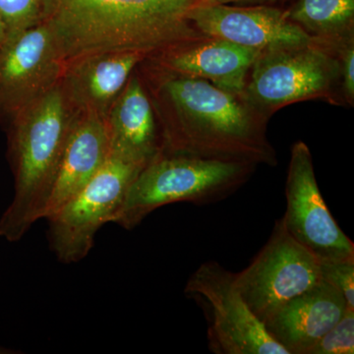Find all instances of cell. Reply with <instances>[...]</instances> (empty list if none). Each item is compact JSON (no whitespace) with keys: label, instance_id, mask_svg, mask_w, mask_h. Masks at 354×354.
Here are the masks:
<instances>
[{"label":"cell","instance_id":"3","mask_svg":"<svg viewBox=\"0 0 354 354\" xmlns=\"http://www.w3.org/2000/svg\"><path fill=\"white\" fill-rule=\"evenodd\" d=\"M76 115L62 80L15 113V194L0 221V235L8 241H20L44 220Z\"/></svg>","mask_w":354,"mask_h":354},{"label":"cell","instance_id":"19","mask_svg":"<svg viewBox=\"0 0 354 354\" xmlns=\"http://www.w3.org/2000/svg\"><path fill=\"white\" fill-rule=\"evenodd\" d=\"M314 41L323 44L334 53L339 62L341 72V91L344 104L353 106L354 104V32L339 37V38L327 39V41Z\"/></svg>","mask_w":354,"mask_h":354},{"label":"cell","instance_id":"2","mask_svg":"<svg viewBox=\"0 0 354 354\" xmlns=\"http://www.w3.org/2000/svg\"><path fill=\"white\" fill-rule=\"evenodd\" d=\"M201 0H43L41 22L50 30L65 68L111 53L157 55L204 37L188 20Z\"/></svg>","mask_w":354,"mask_h":354},{"label":"cell","instance_id":"20","mask_svg":"<svg viewBox=\"0 0 354 354\" xmlns=\"http://www.w3.org/2000/svg\"><path fill=\"white\" fill-rule=\"evenodd\" d=\"M354 310L348 309L332 329L328 330L307 354H353Z\"/></svg>","mask_w":354,"mask_h":354},{"label":"cell","instance_id":"10","mask_svg":"<svg viewBox=\"0 0 354 354\" xmlns=\"http://www.w3.org/2000/svg\"><path fill=\"white\" fill-rule=\"evenodd\" d=\"M65 66L43 22L7 37L0 50V102L16 113L62 79Z\"/></svg>","mask_w":354,"mask_h":354},{"label":"cell","instance_id":"12","mask_svg":"<svg viewBox=\"0 0 354 354\" xmlns=\"http://www.w3.org/2000/svg\"><path fill=\"white\" fill-rule=\"evenodd\" d=\"M260 50L225 39L201 37L147 57L167 71L204 79L228 92L243 95Z\"/></svg>","mask_w":354,"mask_h":354},{"label":"cell","instance_id":"18","mask_svg":"<svg viewBox=\"0 0 354 354\" xmlns=\"http://www.w3.org/2000/svg\"><path fill=\"white\" fill-rule=\"evenodd\" d=\"M0 15L10 36L41 22L43 0H0Z\"/></svg>","mask_w":354,"mask_h":354},{"label":"cell","instance_id":"21","mask_svg":"<svg viewBox=\"0 0 354 354\" xmlns=\"http://www.w3.org/2000/svg\"><path fill=\"white\" fill-rule=\"evenodd\" d=\"M322 281L344 295L349 309L354 310V258L320 263Z\"/></svg>","mask_w":354,"mask_h":354},{"label":"cell","instance_id":"6","mask_svg":"<svg viewBox=\"0 0 354 354\" xmlns=\"http://www.w3.org/2000/svg\"><path fill=\"white\" fill-rule=\"evenodd\" d=\"M144 167L111 153L97 174L46 218L48 244L59 262L74 264L87 257L97 232L111 223Z\"/></svg>","mask_w":354,"mask_h":354},{"label":"cell","instance_id":"23","mask_svg":"<svg viewBox=\"0 0 354 354\" xmlns=\"http://www.w3.org/2000/svg\"><path fill=\"white\" fill-rule=\"evenodd\" d=\"M218 3H254V2L274 1V0H212Z\"/></svg>","mask_w":354,"mask_h":354},{"label":"cell","instance_id":"8","mask_svg":"<svg viewBox=\"0 0 354 354\" xmlns=\"http://www.w3.org/2000/svg\"><path fill=\"white\" fill-rule=\"evenodd\" d=\"M320 281V262L286 232L281 218L250 264L235 272L239 292L262 323Z\"/></svg>","mask_w":354,"mask_h":354},{"label":"cell","instance_id":"9","mask_svg":"<svg viewBox=\"0 0 354 354\" xmlns=\"http://www.w3.org/2000/svg\"><path fill=\"white\" fill-rule=\"evenodd\" d=\"M286 201L283 227L319 262L354 258L353 242L330 214L317 183L312 153L302 141L291 147Z\"/></svg>","mask_w":354,"mask_h":354},{"label":"cell","instance_id":"7","mask_svg":"<svg viewBox=\"0 0 354 354\" xmlns=\"http://www.w3.org/2000/svg\"><path fill=\"white\" fill-rule=\"evenodd\" d=\"M207 321V342L216 354H288L266 332L235 283V272L208 261L191 274L184 288Z\"/></svg>","mask_w":354,"mask_h":354},{"label":"cell","instance_id":"13","mask_svg":"<svg viewBox=\"0 0 354 354\" xmlns=\"http://www.w3.org/2000/svg\"><path fill=\"white\" fill-rule=\"evenodd\" d=\"M348 309L344 295L321 279L274 310L263 324L288 354H307Z\"/></svg>","mask_w":354,"mask_h":354},{"label":"cell","instance_id":"17","mask_svg":"<svg viewBox=\"0 0 354 354\" xmlns=\"http://www.w3.org/2000/svg\"><path fill=\"white\" fill-rule=\"evenodd\" d=\"M286 12L291 22L317 41L354 32V0H297Z\"/></svg>","mask_w":354,"mask_h":354},{"label":"cell","instance_id":"4","mask_svg":"<svg viewBox=\"0 0 354 354\" xmlns=\"http://www.w3.org/2000/svg\"><path fill=\"white\" fill-rule=\"evenodd\" d=\"M257 167L160 151L134 179L111 223L130 230L167 205L221 201L244 185Z\"/></svg>","mask_w":354,"mask_h":354},{"label":"cell","instance_id":"11","mask_svg":"<svg viewBox=\"0 0 354 354\" xmlns=\"http://www.w3.org/2000/svg\"><path fill=\"white\" fill-rule=\"evenodd\" d=\"M188 20L204 36L260 51L312 39L288 19L286 11L274 7H236L201 0L191 9Z\"/></svg>","mask_w":354,"mask_h":354},{"label":"cell","instance_id":"14","mask_svg":"<svg viewBox=\"0 0 354 354\" xmlns=\"http://www.w3.org/2000/svg\"><path fill=\"white\" fill-rule=\"evenodd\" d=\"M111 153L106 118L77 111L44 211L57 212L97 174Z\"/></svg>","mask_w":354,"mask_h":354},{"label":"cell","instance_id":"5","mask_svg":"<svg viewBox=\"0 0 354 354\" xmlns=\"http://www.w3.org/2000/svg\"><path fill=\"white\" fill-rule=\"evenodd\" d=\"M243 95L269 118L279 109L309 100L344 106L337 57L314 39L260 51L249 72Z\"/></svg>","mask_w":354,"mask_h":354},{"label":"cell","instance_id":"16","mask_svg":"<svg viewBox=\"0 0 354 354\" xmlns=\"http://www.w3.org/2000/svg\"><path fill=\"white\" fill-rule=\"evenodd\" d=\"M111 153L142 165L162 151L152 100L138 76L131 75L106 116Z\"/></svg>","mask_w":354,"mask_h":354},{"label":"cell","instance_id":"1","mask_svg":"<svg viewBox=\"0 0 354 354\" xmlns=\"http://www.w3.org/2000/svg\"><path fill=\"white\" fill-rule=\"evenodd\" d=\"M148 80L162 152L257 167L278 165L276 150L267 135L270 118L243 95L153 64Z\"/></svg>","mask_w":354,"mask_h":354},{"label":"cell","instance_id":"22","mask_svg":"<svg viewBox=\"0 0 354 354\" xmlns=\"http://www.w3.org/2000/svg\"><path fill=\"white\" fill-rule=\"evenodd\" d=\"M7 37H8V32H7L6 25L2 19L1 15H0V50L6 43Z\"/></svg>","mask_w":354,"mask_h":354},{"label":"cell","instance_id":"15","mask_svg":"<svg viewBox=\"0 0 354 354\" xmlns=\"http://www.w3.org/2000/svg\"><path fill=\"white\" fill-rule=\"evenodd\" d=\"M146 58L139 53H111L68 65L62 79L67 97L79 113L106 118L133 71Z\"/></svg>","mask_w":354,"mask_h":354}]
</instances>
